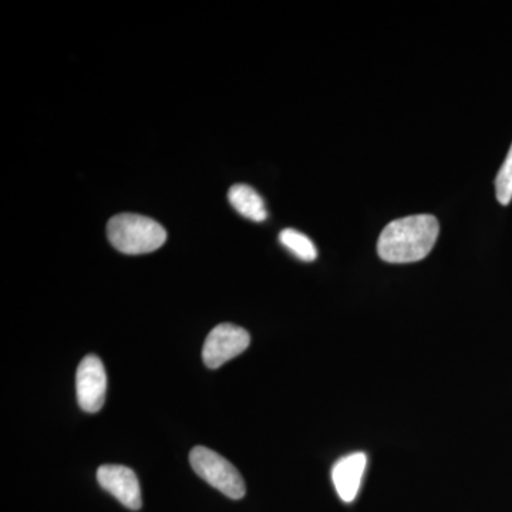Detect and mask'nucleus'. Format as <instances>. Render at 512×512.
Returning a JSON list of instances; mask_svg holds the SVG:
<instances>
[{"instance_id":"f03ea898","label":"nucleus","mask_w":512,"mask_h":512,"mask_svg":"<svg viewBox=\"0 0 512 512\" xmlns=\"http://www.w3.org/2000/svg\"><path fill=\"white\" fill-rule=\"evenodd\" d=\"M107 238L123 254H150L163 247L167 231L157 221L143 215L119 214L107 224Z\"/></svg>"},{"instance_id":"39448f33","label":"nucleus","mask_w":512,"mask_h":512,"mask_svg":"<svg viewBox=\"0 0 512 512\" xmlns=\"http://www.w3.org/2000/svg\"><path fill=\"white\" fill-rule=\"evenodd\" d=\"M76 387L77 400L84 412H100L106 400L107 375L99 357H84L77 369Z\"/></svg>"},{"instance_id":"0eeeda50","label":"nucleus","mask_w":512,"mask_h":512,"mask_svg":"<svg viewBox=\"0 0 512 512\" xmlns=\"http://www.w3.org/2000/svg\"><path fill=\"white\" fill-rule=\"evenodd\" d=\"M367 457L365 453H353L336 461L332 470V480L336 493L345 503H352L360 490L365 476Z\"/></svg>"},{"instance_id":"6e6552de","label":"nucleus","mask_w":512,"mask_h":512,"mask_svg":"<svg viewBox=\"0 0 512 512\" xmlns=\"http://www.w3.org/2000/svg\"><path fill=\"white\" fill-rule=\"evenodd\" d=\"M228 200L234 210L248 220L262 222L268 218L264 198L249 185L237 184L231 187L228 192Z\"/></svg>"},{"instance_id":"20e7f679","label":"nucleus","mask_w":512,"mask_h":512,"mask_svg":"<svg viewBox=\"0 0 512 512\" xmlns=\"http://www.w3.org/2000/svg\"><path fill=\"white\" fill-rule=\"evenodd\" d=\"M251 343L247 330L232 323H222L211 330L202 349V359L208 369H218L244 353Z\"/></svg>"},{"instance_id":"423d86ee","label":"nucleus","mask_w":512,"mask_h":512,"mask_svg":"<svg viewBox=\"0 0 512 512\" xmlns=\"http://www.w3.org/2000/svg\"><path fill=\"white\" fill-rule=\"evenodd\" d=\"M97 480L107 493L116 497L124 507L140 510L143 505L140 483L131 468L106 464L97 471Z\"/></svg>"},{"instance_id":"1a4fd4ad","label":"nucleus","mask_w":512,"mask_h":512,"mask_svg":"<svg viewBox=\"0 0 512 512\" xmlns=\"http://www.w3.org/2000/svg\"><path fill=\"white\" fill-rule=\"evenodd\" d=\"M279 241L284 245L288 251H291L296 258L302 259L305 262H312L318 258V249L311 241V238L306 237L302 232L296 229L288 228L279 234Z\"/></svg>"},{"instance_id":"f257e3e1","label":"nucleus","mask_w":512,"mask_h":512,"mask_svg":"<svg viewBox=\"0 0 512 512\" xmlns=\"http://www.w3.org/2000/svg\"><path fill=\"white\" fill-rule=\"evenodd\" d=\"M440 234V224L429 214L392 221L380 234L377 254L389 264H412L430 254Z\"/></svg>"},{"instance_id":"7ed1b4c3","label":"nucleus","mask_w":512,"mask_h":512,"mask_svg":"<svg viewBox=\"0 0 512 512\" xmlns=\"http://www.w3.org/2000/svg\"><path fill=\"white\" fill-rule=\"evenodd\" d=\"M190 463L198 477L207 481L228 498L241 500L247 493L244 478L239 474L237 468L214 450L201 446L192 448Z\"/></svg>"},{"instance_id":"9d476101","label":"nucleus","mask_w":512,"mask_h":512,"mask_svg":"<svg viewBox=\"0 0 512 512\" xmlns=\"http://www.w3.org/2000/svg\"><path fill=\"white\" fill-rule=\"evenodd\" d=\"M495 194L501 205H508L512 201V146L495 178Z\"/></svg>"}]
</instances>
